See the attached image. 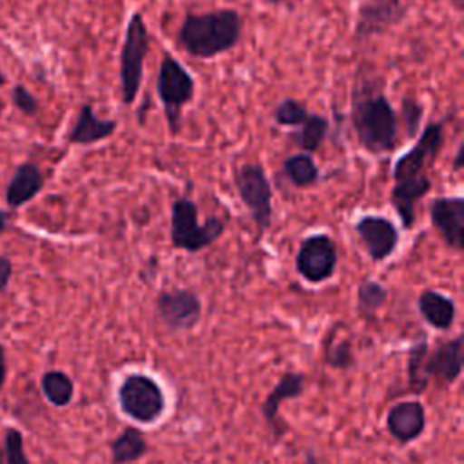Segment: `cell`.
Returning <instances> with one entry per match:
<instances>
[{"mask_svg": "<svg viewBox=\"0 0 464 464\" xmlns=\"http://www.w3.org/2000/svg\"><path fill=\"white\" fill-rule=\"evenodd\" d=\"M7 225H9V212L0 210V234L7 228Z\"/></svg>", "mask_w": 464, "mask_h": 464, "instance_id": "836d02e7", "label": "cell"}, {"mask_svg": "<svg viewBox=\"0 0 464 464\" xmlns=\"http://www.w3.org/2000/svg\"><path fill=\"white\" fill-rule=\"evenodd\" d=\"M4 460L7 464H31L25 455L24 437L14 428H9L4 435Z\"/></svg>", "mask_w": 464, "mask_h": 464, "instance_id": "f1b7e54d", "label": "cell"}, {"mask_svg": "<svg viewBox=\"0 0 464 464\" xmlns=\"http://www.w3.org/2000/svg\"><path fill=\"white\" fill-rule=\"evenodd\" d=\"M243 18L236 9L219 7L203 13H187L176 33L179 47L192 58L208 60L237 45Z\"/></svg>", "mask_w": 464, "mask_h": 464, "instance_id": "3957f363", "label": "cell"}, {"mask_svg": "<svg viewBox=\"0 0 464 464\" xmlns=\"http://www.w3.org/2000/svg\"><path fill=\"white\" fill-rule=\"evenodd\" d=\"M397 118H401L402 121L406 138H417L420 132V123L424 120V105L411 96H404L401 102V114H397Z\"/></svg>", "mask_w": 464, "mask_h": 464, "instance_id": "83f0119b", "label": "cell"}, {"mask_svg": "<svg viewBox=\"0 0 464 464\" xmlns=\"http://www.w3.org/2000/svg\"><path fill=\"white\" fill-rule=\"evenodd\" d=\"M109 451L112 464H132L147 455L149 440L138 428L127 426L111 440Z\"/></svg>", "mask_w": 464, "mask_h": 464, "instance_id": "ffe728a7", "label": "cell"}, {"mask_svg": "<svg viewBox=\"0 0 464 464\" xmlns=\"http://www.w3.org/2000/svg\"><path fill=\"white\" fill-rule=\"evenodd\" d=\"M0 464H4V451H2V448H0Z\"/></svg>", "mask_w": 464, "mask_h": 464, "instance_id": "d590c367", "label": "cell"}, {"mask_svg": "<svg viewBox=\"0 0 464 464\" xmlns=\"http://www.w3.org/2000/svg\"><path fill=\"white\" fill-rule=\"evenodd\" d=\"M156 94L163 105L169 130L178 134L181 129V111L194 100L196 82L192 74L169 53L163 54L158 67Z\"/></svg>", "mask_w": 464, "mask_h": 464, "instance_id": "52a82bcc", "label": "cell"}, {"mask_svg": "<svg viewBox=\"0 0 464 464\" xmlns=\"http://www.w3.org/2000/svg\"><path fill=\"white\" fill-rule=\"evenodd\" d=\"M332 332H334V339H326L324 343V362L335 370H348L353 364L352 341L348 337L337 339L335 330Z\"/></svg>", "mask_w": 464, "mask_h": 464, "instance_id": "4316f807", "label": "cell"}, {"mask_svg": "<svg viewBox=\"0 0 464 464\" xmlns=\"http://www.w3.org/2000/svg\"><path fill=\"white\" fill-rule=\"evenodd\" d=\"M350 123L359 145L370 154H388L399 141V118L379 76L357 74L350 92Z\"/></svg>", "mask_w": 464, "mask_h": 464, "instance_id": "7a4b0ae2", "label": "cell"}, {"mask_svg": "<svg viewBox=\"0 0 464 464\" xmlns=\"http://www.w3.org/2000/svg\"><path fill=\"white\" fill-rule=\"evenodd\" d=\"M330 130V121L326 116L319 112H308L306 120L299 125L295 132H292L290 140L295 147H299L303 152H315L324 143Z\"/></svg>", "mask_w": 464, "mask_h": 464, "instance_id": "44dd1931", "label": "cell"}, {"mask_svg": "<svg viewBox=\"0 0 464 464\" xmlns=\"http://www.w3.org/2000/svg\"><path fill=\"white\" fill-rule=\"evenodd\" d=\"M4 82H5V80H4V76H2V71H0V85H4Z\"/></svg>", "mask_w": 464, "mask_h": 464, "instance_id": "8d00e7d4", "label": "cell"}, {"mask_svg": "<svg viewBox=\"0 0 464 464\" xmlns=\"http://www.w3.org/2000/svg\"><path fill=\"white\" fill-rule=\"evenodd\" d=\"M408 16L402 0H361L353 22V38L366 42L401 25Z\"/></svg>", "mask_w": 464, "mask_h": 464, "instance_id": "30bf717a", "label": "cell"}, {"mask_svg": "<svg viewBox=\"0 0 464 464\" xmlns=\"http://www.w3.org/2000/svg\"><path fill=\"white\" fill-rule=\"evenodd\" d=\"M417 308L426 324L440 332L450 330L457 317L455 301L439 290L420 292V295L417 297Z\"/></svg>", "mask_w": 464, "mask_h": 464, "instance_id": "ac0fdd59", "label": "cell"}, {"mask_svg": "<svg viewBox=\"0 0 464 464\" xmlns=\"http://www.w3.org/2000/svg\"><path fill=\"white\" fill-rule=\"evenodd\" d=\"M304 382H306V377L301 372H285L277 379L274 388L268 392V395L265 397V401L261 404V415L272 431L274 442H277L281 437H285L290 430L288 424L279 415L281 404L286 399L301 397L304 393Z\"/></svg>", "mask_w": 464, "mask_h": 464, "instance_id": "5bb4252c", "label": "cell"}, {"mask_svg": "<svg viewBox=\"0 0 464 464\" xmlns=\"http://www.w3.org/2000/svg\"><path fill=\"white\" fill-rule=\"evenodd\" d=\"M283 174L285 178L297 188H306L312 187L319 181L321 170L308 152H297L283 161Z\"/></svg>", "mask_w": 464, "mask_h": 464, "instance_id": "7402d4cb", "label": "cell"}, {"mask_svg": "<svg viewBox=\"0 0 464 464\" xmlns=\"http://www.w3.org/2000/svg\"><path fill=\"white\" fill-rule=\"evenodd\" d=\"M11 98H13V103L16 105L18 111H22L24 114L27 116H33L38 112V100L27 91L25 85L18 83L13 87V92H11Z\"/></svg>", "mask_w": 464, "mask_h": 464, "instance_id": "f546056e", "label": "cell"}, {"mask_svg": "<svg viewBox=\"0 0 464 464\" xmlns=\"http://www.w3.org/2000/svg\"><path fill=\"white\" fill-rule=\"evenodd\" d=\"M308 107L304 102L297 100V98H283L272 112V118L277 125L281 127H299L306 116H308Z\"/></svg>", "mask_w": 464, "mask_h": 464, "instance_id": "484cf974", "label": "cell"}, {"mask_svg": "<svg viewBox=\"0 0 464 464\" xmlns=\"http://www.w3.org/2000/svg\"><path fill=\"white\" fill-rule=\"evenodd\" d=\"M116 397L121 413L138 424H154L167 410V395L161 384L147 373L134 372L125 375Z\"/></svg>", "mask_w": 464, "mask_h": 464, "instance_id": "8992f818", "label": "cell"}, {"mask_svg": "<svg viewBox=\"0 0 464 464\" xmlns=\"http://www.w3.org/2000/svg\"><path fill=\"white\" fill-rule=\"evenodd\" d=\"M42 392L47 399V402H51L56 408H63L67 404H71L72 397H74V382L72 379L60 370H49L42 375L40 381Z\"/></svg>", "mask_w": 464, "mask_h": 464, "instance_id": "cb8c5ba5", "label": "cell"}, {"mask_svg": "<svg viewBox=\"0 0 464 464\" xmlns=\"http://www.w3.org/2000/svg\"><path fill=\"white\" fill-rule=\"evenodd\" d=\"M464 366V339L457 334L451 339L440 341L433 352L426 355V375L442 384H453L462 375Z\"/></svg>", "mask_w": 464, "mask_h": 464, "instance_id": "9a60e30c", "label": "cell"}, {"mask_svg": "<svg viewBox=\"0 0 464 464\" xmlns=\"http://www.w3.org/2000/svg\"><path fill=\"white\" fill-rule=\"evenodd\" d=\"M353 230L373 263L386 261L399 245V230L392 219L377 214L361 216Z\"/></svg>", "mask_w": 464, "mask_h": 464, "instance_id": "7c38bea8", "label": "cell"}, {"mask_svg": "<svg viewBox=\"0 0 464 464\" xmlns=\"http://www.w3.org/2000/svg\"><path fill=\"white\" fill-rule=\"evenodd\" d=\"M451 167H453V170H460V169L464 167V143H462V141L457 145V150H455Z\"/></svg>", "mask_w": 464, "mask_h": 464, "instance_id": "1f68e13d", "label": "cell"}, {"mask_svg": "<svg viewBox=\"0 0 464 464\" xmlns=\"http://www.w3.org/2000/svg\"><path fill=\"white\" fill-rule=\"evenodd\" d=\"M234 185L241 203L250 212L256 225V236L261 239L272 225V183L261 163H243L234 170Z\"/></svg>", "mask_w": 464, "mask_h": 464, "instance_id": "ba28073f", "label": "cell"}, {"mask_svg": "<svg viewBox=\"0 0 464 464\" xmlns=\"http://www.w3.org/2000/svg\"><path fill=\"white\" fill-rule=\"evenodd\" d=\"M444 145V121H430L410 150L401 154L392 169L393 187L390 203L393 205L401 225L410 230L415 223L417 203L431 190L428 176L430 165L435 163Z\"/></svg>", "mask_w": 464, "mask_h": 464, "instance_id": "6da1fadb", "label": "cell"}, {"mask_svg": "<svg viewBox=\"0 0 464 464\" xmlns=\"http://www.w3.org/2000/svg\"><path fill=\"white\" fill-rule=\"evenodd\" d=\"M154 308L165 326L176 332L192 330L203 315V303L190 288H169L156 295Z\"/></svg>", "mask_w": 464, "mask_h": 464, "instance_id": "8fae6325", "label": "cell"}, {"mask_svg": "<svg viewBox=\"0 0 464 464\" xmlns=\"http://www.w3.org/2000/svg\"><path fill=\"white\" fill-rule=\"evenodd\" d=\"M118 129V123L114 120H103L98 118L91 103H83L78 111L76 121L69 130V143L74 145H92L98 141H103L111 138Z\"/></svg>", "mask_w": 464, "mask_h": 464, "instance_id": "e0dca14e", "label": "cell"}, {"mask_svg": "<svg viewBox=\"0 0 464 464\" xmlns=\"http://www.w3.org/2000/svg\"><path fill=\"white\" fill-rule=\"evenodd\" d=\"M5 373H7V368H5V350L0 344V390H2L4 381H5Z\"/></svg>", "mask_w": 464, "mask_h": 464, "instance_id": "d6a6232c", "label": "cell"}, {"mask_svg": "<svg viewBox=\"0 0 464 464\" xmlns=\"http://www.w3.org/2000/svg\"><path fill=\"white\" fill-rule=\"evenodd\" d=\"M388 301V288L375 281V279H366L357 286V312L372 319L375 314L386 304Z\"/></svg>", "mask_w": 464, "mask_h": 464, "instance_id": "d4e9b609", "label": "cell"}, {"mask_svg": "<svg viewBox=\"0 0 464 464\" xmlns=\"http://www.w3.org/2000/svg\"><path fill=\"white\" fill-rule=\"evenodd\" d=\"M428 352H430V346L426 337H420L419 341H415L408 350L406 379H408V392L411 393H422L430 384V379L424 368Z\"/></svg>", "mask_w": 464, "mask_h": 464, "instance_id": "603a6c76", "label": "cell"}, {"mask_svg": "<svg viewBox=\"0 0 464 464\" xmlns=\"http://www.w3.org/2000/svg\"><path fill=\"white\" fill-rule=\"evenodd\" d=\"M0 109H2V107H0Z\"/></svg>", "mask_w": 464, "mask_h": 464, "instance_id": "74e56055", "label": "cell"}, {"mask_svg": "<svg viewBox=\"0 0 464 464\" xmlns=\"http://www.w3.org/2000/svg\"><path fill=\"white\" fill-rule=\"evenodd\" d=\"M150 36L143 14L134 11L125 25L123 44L120 51V92L123 105H132L141 87L143 63L149 54Z\"/></svg>", "mask_w": 464, "mask_h": 464, "instance_id": "5b68a950", "label": "cell"}, {"mask_svg": "<svg viewBox=\"0 0 464 464\" xmlns=\"http://www.w3.org/2000/svg\"><path fill=\"white\" fill-rule=\"evenodd\" d=\"M11 276H13V265L11 261L0 254V292L7 288L9 281H11Z\"/></svg>", "mask_w": 464, "mask_h": 464, "instance_id": "4dcf8cb0", "label": "cell"}, {"mask_svg": "<svg viewBox=\"0 0 464 464\" xmlns=\"http://www.w3.org/2000/svg\"><path fill=\"white\" fill-rule=\"evenodd\" d=\"M225 232V223L218 216L198 219V205L190 198H176L170 205V245L178 250L196 254L214 245Z\"/></svg>", "mask_w": 464, "mask_h": 464, "instance_id": "277c9868", "label": "cell"}, {"mask_svg": "<svg viewBox=\"0 0 464 464\" xmlns=\"http://www.w3.org/2000/svg\"><path fill=\"white\" fill-rule=\"evenodd\" d=\"M337 245L330 234L315 232L303 237L295 252V270L310 285L328 281L337 270Z\"/></svg>", "mask_w": 464, "mask_h": 464, "instance_id": "9c48e42d", "label": "cell"}, {"mask_svg": "<svg viewBox=\"0 0 464 464\" xmlns=\"http://www.w3.org/2000/svg\"><path fill=\"white\" fill-rule=\"evenodd\" d=\"M42 187H44L42 170L34 163H22L14 170L5 188V201L11 208H18L27 201H31L42 190Z\"/></svg>", "mask_w": 464, "mask_h": 464, "instance_id": "d6986e66", "label": "cell"}, {"mask_svg": "<svg viewBox=\"0 0 464 464\" xmlns=\"http://www.w3.org/2000/svg\"><path fill=\"white\" fill-rule=\"evenodd\" d=\"M386 430L401 444L413 442L426 430L424 404L417 399L393 404L386 413Z\"/></svg>", "mask_w": 464, "mask_h": 464, "instance_id": "2e32d148", "label": "cell"}, {"mask_svg": "<svg viewBox=\"0 0 464 464\" xmlns=\"http://www.w3.org/2000/svg\"><path fill=\"white\" fill-rule=\"evenodd\" d=\"M266 2H268V4H272V5H277V4H281L283 0H266Z\"/></svg>", "mask_w": 464, "mask_h": 464, "instance_id": "e575fe53", "label": "cell"}, {"mask_svg": "<svg viewBox=\"0 0 464 464\" xmlns=\"http://www.w3.org/2000/svg\"><path fill=\"white\" fill-rule=\"evenodd\" d=\"M431 227L440 234L444 243L455 250L464 248V198L462 196H439L428 207Z\"/></svg>", "mask_w": 464, "mask_h": 464, "instance_id": "4fadbf2b", "label": "cell"}]
</instances>
